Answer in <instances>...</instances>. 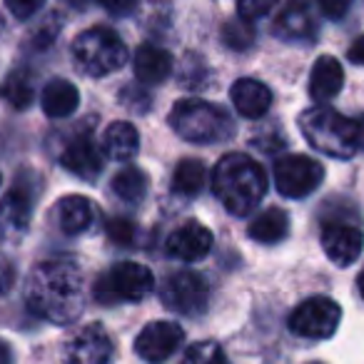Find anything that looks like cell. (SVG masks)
I'll list each match as a JSON object with an SVG mask.
<instances>
[{
    "instance_id": "d6986e66",
    "label": "cell",
    "mask_w": 364,
    "mask_h": 364,
    "mask_svg": "<svg viewBox=\"0 0 364 364\" xmlns=\"http://www.w3.org/2000/svg\"><path fill=\"white\" fill-rule=\"evenodd\" d=\"M95 220V208L87 198L82 195H68L63 203L58 205V223L65 235H80Z\"/></svg>"
},
{
    "instance_id": "ba28073f",
    "label": "cell",
    "mask_w": 364,
    "mask_h": 364,
    "mask_svg": "<svg viewBox=\"0 0 364 364\" xmlns=\"http://www.w3.org/2000/svg\"><path fill=\"white\" fill-rule=\"evenodd\" d=\"M324 170L317 160L304 155H287L274 162V182L277 190L289 200L307 198L309 193L319 188Z\"/></svg>"
},
{
    "instance_id": "5b68a950",
    "label": "cell",
    "mask_w": 364,
    "mask_h": 364,
    "mask_svg": "<svg viewBox=\"0 0 364 364\" xmlns=\"http://www.w3.org/2000/svg\"><path fill=\"white\" fill-rule=\"evenodd\" d=\"M170 125L190 142H218L232 135V122L223 110L203 100H182L172 107Z\"/></svg>"
},
{
    "instance_id": "8992f818",
    "label": "cell",
    "mask_w": 364,
    "mask_h": 364,
    "mask_svg": "<svg viewBox=\"0 0 364 364\" xmlns=\"http://www.w3.org/2000/svg\"><path fill=\"white\" fill-rule=\"evenodd\" d=\"M155 287V277L145 264L120 262L95 282V299L100 304L140 302Z\"/></svg>"
},
{
    "instance_id": "8d00e7d4",
    "label": "cell",
    "mask_w": 364,
    "mask_h": 364,
    "mask_svg": "<svg viewBox=\"0 0 364 364\" xmlns=\"http://www.w3.org/2000/svg\"><path fill=\"white\" fill-rule=\"evenodd\" d=\"M354 122H357V147L364 150V115L362 120H354Z\"/></svg>"
},
{
    "instance_id": "3957f363",
    "label": "cell",
    "mask_w": 364,
    "mask_h": 364,
    "mask_svg": "<svg viewBox=\"0 0 364 364\" xmlns=\"http://www.w3.org/2000/svg\"><path fill=\"white\" fill-rule=\"evenodd\" d=\"M299 130L307 137L314 150L334 157V160H349L357 147V122L344 117L332 107H309L299 115Z\"/></svg>"
},
{
    "instance_id": "30bf717a",
    "label": "cell",
    "mask_w": 364,
    "mask_h": 364,
    "mask_svg": "<svg viewBox=\"0 0 364 364\" xmlns=\"http://www.w3.org/2000/svg\"><path fill=\"white\" fill-rule=\"evenodd\" d=\"M36 193L28 180H18L0 200V235L6 237H18L28 230L36 205Z\"/></svg>"
},
{
    "instance_id": "d4e9b609",
    "label": "cell",
    "mask_w": 364,
    "mask_h": 364,
    "mask_svg": "<svg viewBox=\"0 0 364 364\" xmlns=\"http://www.w3.org/2000/svg\"><path fill=\"white\" fill-rule=\"evenodd\" d=\"M0 97L16 110H26L36 97V87H33V77L28 73H11L0 85Z\"/></svg>"
},
{
    "instance_id": "44dd1931",
    "label": "cell",
    "mask_w": 364,
    "mask_h": 364,
    "mask_svg": "<svg viewBox=\"0 0 364 364\" xmlns=\"http://www.w3.org/2000/svg\"><path fill=\"white\" fill-rule=\"evenodd\" d=\"M137 147H140V137H137L135 125H130L127 120L107 125L102 135V150L110 160H130L137 155Z\"/></svg>"
},
{
    "instance_id": "e575fe53",
    "label": "cell",
    "mask_w": 364,
    "mask_h": 364,
    "mask_svg": "<svg viewBox=\"0 0 364 364\" xmlns=\"http://www.w3.org/2000/svg\"><path fill=\"white\" fill-rule=\"evenodd\" d=\"M349 60L354 63V65H364V36H359L357 41L352 43V48H349Z\"/></svg>"
},
{
    "instance_id": "4fadbf2b",
    "label": "cell",
    "mask_w": 364,
    "mask_h": 364,
    "mask_svg": "<svg viewBox=\"0 0 364 364\" xmlns=\"http://www.w3.org/2000/svg\"><path fill=\"white\" fill-rule=\"evenodd\" d=\"M322 247L327 257L332 259L337 267H349L357 262L364 247V235L359 228L347 223H327L322 228Z\"/></svg>"
},
{
    "instance_id": "d6a6232c",
    "label": "cell",
    "mask_w": 364,
    "mask_h": 364,
    "mask_svg": "<svg viewBox=\"0 0 364 364\" xmlns=\"http://www.w3.org/2000/svg\"><path fill=\"white\" fill-rule=\"evenodd\" d=\"M100 6L112 16H127V13L135 11L137 0H100Z\"/></svg>"
},
{
    "instance_id": "7c38bea8",
    "label": "cell",
    "mask_w": 364,
    "mask_h": 364,
    "mask_svg": "<svg viewBox=\"0 0 364 364\" xmlns=\"http://www.w3.org/2000/svg\"><path fill=\"white\" fill-rule=\"evenodd\" d=\"M182 332L180 324L175 322H150L135 339V352L150 364H162L170 359L177 349L182 347Z\"/></svg>"
},
{
    "instance_id": "ffe728a7",
    "label": "cell",
    "mask_w": 364,
    "mask_h": 364,
    "mask_svg": "<svg viewBox=\"0 0 364 364\" xmlns=\"http://www.w3.org/2000/svg\"><path fill=\"white\" fill-rule=\"evenodd\" d=\"M172 73V55L162 48L155 46H142L135 55V75L140 82L155 85L170 77Z\"/></svg>"
},
{
    "instance_id": "603a6c76",
    "label": "cell",
    "mask_w": 364,
    "mask_h": 364,
    "mask_svg": "<svg viewBox=\"0 0 364 364\" xmlns=\"http://www.w3.org/2000/svg\"><path fill=\"white\" fill-rule=\"evenodd\" d=\"M112 193L127 205H140L147 195V175L137 167H122L112 177Z\"/></svg>"
},
{
    "instance_id": "6da1fadb",
    "label": "cell",
    "mask_w": 364,
    "mask_h": 364,
    "mask_svg": "<svg viewBox=\"0 0 364 364\" xmlns=\"http://www.w3.org/2000/svg\"><path fill=\"white\" fill-rule=\"evenodd\" d=\"M26 302L41 317L68 324L82 309V272L73 259H48L28 277Z\"/></svg>"
},
{
    "instance_id": "5bb4252c",
    "label": "cell",
    "mask_w": 364,
    "mask_h": 364,
    "mask_svg": "<svg viewBox=\"0 0 364 364\" xmlns=\"http://www.w3.org/2000/svg\"><path fill=\"white\" fill-rule=\"evenodd\" d=\"M213 250V232L200 223H188L167 237L165 252L182 262H198Z\"/></svg>"
},
{
    "instance_id": "484cf974",
    "label": "cell",
    "mask_w": 364,
    "mask_h": 364,
    "mask_svg": "<svg viewBox=\"0 0 364 364\" xmlns=\"http://www.w3.org/2000/svg\"><path fill=\"white\" fill-rule=\"evenodd\" d=\"M182 364H230V362L215 342H198L185 352Z\"/></svg>"
},
{
    "instance_id": "f35d334b",
    "label": "cell",
    "mask_w": 364,
    "mask_h": 364,
    "mask_svg": "<svg viewBox=\"0 0 364 364\" xmlns=\"http://www.w3.org/2000/svg\"><path fill=\"white\" fill-rule=\"evenodd\" d=\"M314 364H319V362H314Z\"/></svg>"
},
{
    "instance_id": "7a4b0ae2",
    "label": "cell",
    "mask_w": 364,
    "mask_h": 364,
    "mask_svg": "<svg viewBox=\"0 0 364 364\" xmlns=\"http://www.w3.org/2000/svg\"><path fill=\"white\" fill-rule=\"evenodd\" d=\"M213 190L218 200L237 218L250 215L267 193V177L252 157L230 152L218 162L213 172Z\"/></svg>"
},
{
    "instance_id": "9c48e42d",
    "label": "cell",
    "mask_w": 364,
    "mask_h": 364,
    "mask_svg": "<svg viewBox=\"0 0 364 364\" xmlns=\"http://www.w3.org/2000/svg\"><path fill=\"white\" fill-rule=\"evenodd\" d=\"M160 297L167 309H172V312H177V314L195 317V314L208 309L210 287L203 274L188 272V269H185V272H175L167 277V282L162 284Z\"/></svg>"
},
{
    "instance_id": "d590c367",
    "label": "cell",
    "mask_w": 364,
    "mask_h": 364,
    "mask_svg": "<svg viewBox=\"0 0 364 364\" xmlns=\"http://www.w3.org/2000/svg\"><path fill=\"white\" fill-rule=\"evenodd\" d=\"M0 364H13V352L3 339H0Z\"/></svg>"
},
{
    "instance_id": "cb8c5ba5",
    "label": "cell",
    "mask_w": 364,
    "mask_h": 364,
    "mask_svg": "<svg viewBox=\"0 0 364 364\" xmlns=\"http://www.w3.org/2000/svg\"><path fill=\"white\" fill-rule=\"evenodd\" d=\"M208 182V167L200 160H182L175 167V175H172V190L180 195H198Z\"/></svg>"
},
{
    "instance_id": "f546056e",
    "label": "cell",
    "mask_w": 364,
    "mask_h": 364,
    "mask_svg": "<svg viewBox=\"0 0 364 364\" xmlns=\"http://www.w3.org/2000/svg\"><path fill=\"white\" fill-rule=\"evenodd\" d=\"M282 31L289 33V36H304V33H312V26H309V16L302 11H287L282 18Z\"/></svg>"
},
{
    "instance_id": "4316f807",
    "label": "cell",
    "mask_w": 364,
    "mask_h": 364,
    "mask_svg": "<svg viewBox=\"0 0 364 364\" xmlns=\"http://www.w3.org/2000/svg\"><path fill=\"white\" fill-rule=\"evenodd\" d=\"M223 41L228 43L230 48H235V50H245V48L252 46L255 33H252V28H250L247 21L237 18V21L225 23V28H223Z\"/></svg>"
},
{
    "instance_id": "9a60e30c",
    "label": "cell",
    "mask_w": 364,
    "mask_h": 364,
    "mask_svg": "<svg viewBox=\"0 0 364 364\" xmlns=\"http://www.w3.org/2000/svg\"><path fill=\"white\" fill-rule=\"evenodd\" d=\"M60 165L65 167L68 172H73V175L92 180V177H97L102 170V152L97 150V145L90 137L80 135L63 150Z\"/></svg>"
},
{
    "instance_id": "74e56055",
    "label": "cell",
    "mask_w": 364,
    "mask_h": 364,
    "mask_svg": "<svg viewBox=\"0 0 364 364\" xmlns=\"http://www.w3.org/2000/svg\"><path fill=\"white\" fill-rule=\"evenodd\" d=\"M359 292H362V297H364V269H362V274H359Z\"/></svg>"
},
{
    "instance_id": "8fae6325",
    "label": "cell",
    "mask_w": 364,
    "mask_h": 364,
    "mask_svg": "<svg viewBox=\"0 0 364 364\" xmlns=\"http://www.w3.org/2000/svg\"><path fill=\"white\" fill-rule=\"evenodd\" d=\"M112 339L102 324H87L65 342L68 364H110Z\"/></svg>"
},
{
    "instance_id": "52a82bcc",
    "label": "cell",
    "mask_w": 364,
    "mask_h": 364,
    "mask_svg": "<svg viewBox=\"0 0 364 364\" xmlns=\"http://www.w3.org/2000/svg\"><path fill=\"white\" fill-rule=\"evenodd\" d=\"M342 309L329 297H309L289 314V329L297 337L307 339H327L337 332Z\"/></svg>"
},
{
    "instance_id": "e0dca14e",
    "label": "cell",
    "mask_w": 364,
    "mask_h": 364,
    "mask_svg": "<svg viewBox=\"0 0 364 364\" xmlns=\"http://www.w3.org/2000/svg\"><path fill=\"white\" fill-rule=\"evenodd\" d=\"M342 85H344V70L337 58L332 55L317 58V63L312 68V75H309V95L319 102L332 100L342 90Z\"/></svg>"
},
{
    "instance_id": "1f68e13d",
    "label": "cell",
    "mask_w": 364,
    "mask_h": 364,
    "mask_svg": "<svg viewBox=\"0 0 364 364\" xmlns=\"http://www.w3.org/2000/svg\"><path fill=\"white\" fill-rule=\"evenodd\" d=\"M349 6H352V0H319V8H322V13L329 18V21L344 18L349 11Z\"/></svg>"
},
{
    "instance_id": "836d02e7",
    "label": "cell",
    "mask_w": 364,
    "mask_h": 364,
    "mask_svg": "<svg viewBox=\"0 0 364 364\" xmlns=\"http://www.w3.org/2000/svg\"><path fill=\"white\" fill-rule=\"evenodd\" d=\"M13 279H16V272L8 262H0V294L8 292L13 287Z\"/></svg>"
},
{
    "instance_id": "277c9868",
    "label": "cell",
    "mask_w": 364,
    "mask_h": 364,
    "mask_svg": "<svg viewBox=\"0 0 364 364\" xmlns=\"http://www.w3.org/2000/svg\"><path fill=\"white\" fill-rule=\"evenodd\" d=\"M73 58H75V65L85 75L105 77L125 65L127 50L125 43L117 38L115 31L97 26L90 28V31H82L73 41Z\"/></svg>"
},
{
    "instance_id": "2e32d148",
    "label": "cell",
    "mask_w": 364,
    "mask_h": 364,
    "mask_svg": "<svg viewBox=\"0 0 364 364\" xmlns=\"http://www.w3.org/2000/svg\"><path fill=\"white\" fill-rule=\"evenodd\" d=\"M230 97H232L240 115L250 117V120L262 117L269 110V105H272L269 87L259 80H252V77H242V80L235 82L232 90H230Z\"/></svg>"
},
{
    "instance_id": "83f0119b",
    "label": "cell",
    "mask_w": 364,
    "mask_h": 364,
    "mask_svg": "<svg viewBox=\"0 0 364 364\" xmlns=\"http://www.w3.org/2000/svg\"><path fill=\"white\" fill-rule=\"evenodd\" d=\"M105 232H107V237H110L115 245H120V247H130V245H135V237H137L135 223H130V220H125V218L107 220Z\"/></svg>"
},
{
    "instance_id": "ac0fdd59",
    "label": "cell",
    "mask_w": 364,
    "mask_h": 364,
    "mask_svg": "<svg viewBox=\"0 0 364 364\" xmlns=\"http://www.w3.org/2000/svg\"><path fill=\"white\" fill-rule=\"evenodd\" d=\"M43 112L53 120H60V117H68L77 110V102H80V92L73 82L63 80V77H55L50 80L46 87H43Z\"/></svg>"
},
{
    "instance_id": "7402d4cb",
    "label": "cell",
    "mask_w": 364,
    "mask_h": 364,
    "mask_svg": "<svg viewBox=\"0 0 364 364\" xmlns=\"http://www.w3.org/2000/svg\"><path fill=\"white\" fill-rule=\"evenodd\" d=\"M247 232H250V237H252L255 242L274 245V242H279V240L287 237L289 218H287V213H284V210L269 208V210H264V213H259L257 218L250 223Z\"/></svg>"
},
{
    "instance_id": "f1b7e54d",
    "label": "cell",
    "mask_w": 364,
    "mask_h": 364,
    "mask_svg": "<svg viewBox=\"0 0 364 364\" xmlns=\"http://www.w3.org/2000/svg\"><path fill=\"white\" fill-rule=\"evenodd\" d=\"M279 0H237V13L242 21L252 23L257 18H264Z\"/></svg>"
},
{
    "instance_id": "4dcf8cb0",
    "label": "cell",
    "mask_w": 364,
    "mask_h": 364,
    "mask_svg": "<svg viewBox=\"0 0 364 364\" xmlns=\"http://www.w3.org/2000/svg\"><path fill=\"white\" fill-rule=\"evenodd\" d=\"M43 6H46V0H6V8L18 18V21L33 18Z\"/></svg>"
}]
</instances>
